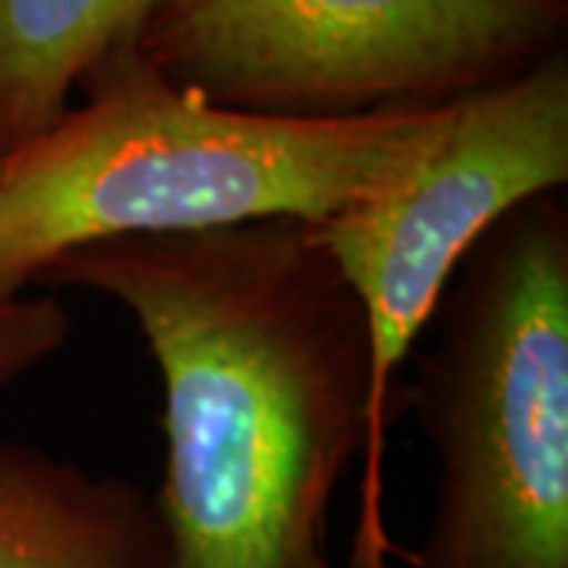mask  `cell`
Masks as SVG:
<instances>
[{
    "instance_id": "6da1fadb",
    "label": "cell",
    "mask_w": 568,
    "mask_h": 568,
    "mask_svg": "<svg viewBox=\"0 0 568 568\" xmlns=\"http://www.w3.org/2000/svg\"><path fill=\"white\" fill-rule=\"evenodd\" d=\"M39 284L114 301L159 366L164 568H332V499L366 443L369 338L313 224L102 241Z\"/></svg>"
},
{
    "instance_id": "7a4b0ae2",
    "label": "cell",
    "mask_w": 568,
    "mask_h": 568,
    "mask_svg": "<svg viewBox=\"0 0 568 568\" xmlns=\"http://www.w3.org/2000/svg\"><path fill=\"white\" fill-rule=\"evenodd\" d=\"M80 92L82 104L0 155V304L80 246L268 219L320 224L376 200L420 168L455 104L268 118L171 85L133 48Z\"/></svg>"
},
{
    "instance_id": "3957f363",
    "label": "cell",
    "mask_w": 568,
    "mask_h": 568,
    "mask_svg": "<svg viewBox=\"0 0 568 568\" xmlns=\"http://www.w3.org/2000/svg\"><path fill=\"white\" fill-rule=\"evenodd\" d=\"M402 395L436 455L414 568H568V203L515 205L470 246Z\"/></svg>"
},
{
    "instance_id": "277c9868",
    "label": "cell",
    "mask_w": 568,
    "mask_h": 568,
    "mask_svg": "<svg viewBox=\"0 0 568 568\" xmlns=\"http://www.w3.org/2000/svg\"><path fill=\"white\" fill-rule=\"evenodd\" d=\"M566 26L568 0H159L130 48L231 111L345 121L515 80Z\"/></svg>"
},
{
    "instance_id": "5b68a950",
    "label": "cell",
    "mask_w": 568,
    "mask_h": 568,
    "mask_svg": "<svg viewBox=\"0 0 568 568\" xmlns=\"http://www.w3.org/2000/svg\"><path fill=\"white\" fill-rule=\"evenodd\" d=\"M568 183V58L452 104L446 133L388 193L313 224L364 306L369 414L357 465L351 568L392 559L386 525L388 426L395 383L458 265L515 205Z\"/></svg>"
},
{
    "instance_id": "8992f818",
    "label": "cell",
    "mask_w": 568,
    "mask_h": 568,
    "mask_svg": "<svg viewBox=\"0 0 568 568\" xmlns=\"http://www.w3.org/2000/svg\"><path fill=\"white\" fill-rule=\"evenodd\" d=\"M0 568H164L152 493L0 436Z\"/></svg>"
},
{
    "instance_id": "52a82bcc",
    "label": "cell",
    "mask_w": 568,
    "mask_h": 568,
    "mask_svg": "<svg viewBox=\"0 0 568 568\" xmlns=\"http://www.w3.org/2000/svg\"><path fill=\"white\" fill-rule=\"evenodd\" d=\"M159 0H0V155L70 108L80 82L130 48Z\"/></svg>"
},
{
    "instance_id": "ba28073f",
    "label": "cell",
    "mask_w": 568,
    "mask_h": 568,
    "mask_svg": "<svg viewBox=\"0 0 568 568\" xmlns=\"http://www.w3.org/2000/svg\"><path fill=\"white\" fill-rule=\"evenodd\" d=\"M73 320L58 297H17L0 304V388L13 386L61 354Z\"/></svg>"
},
{
    "instance_id": "9c48e42d",
    "label": "cell",
    "mask_w": 568,
    "mask_h": 568,
    "mask_svg": "<svg viewBox=\"0 0 568 568\" xmlns=\"http://www.w3.org/2000/svg\"><path fill=\"white\" fill-rule=\"evenodd\" d=\"M376 568H392V562H383V566H376Z\"/></svg>"
}]
</instances>
